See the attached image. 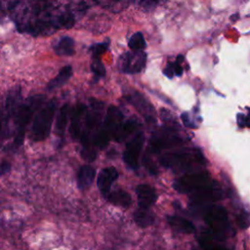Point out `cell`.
<instances>
[{
  "label": "cell",
  "instance_id": "cell-1",
  "mask_svg": "<svg viewBox=\"0 0 250 250\" xmlns=\"http://www.w3.org/2000/svg\"><path fill=\"white\" fill-rule=\"evenodd\" d=\"M103 104L97 100H91L89 108L85 118V129L81 135L82 142V157L88 161H93L96 158V150L94 148V141L102 126Z\"/></svg>",
  "mask_w": 250,
  "mask_h": 250
},
{
  "label": "cell",
  "instance_id": "cell-2",
  "mask_svg": "<svg viewBox=\"0 0 250 250\" xmlns=\"http://www.w3.org/2000/svg\"><path fill=\"white\" fill-rule=\"evenodd\" d=\"M160 163L175 172H187L197 166L206 165V159L199 149L190 148L166 153L160 157Z\"/></svg>",
  "mask_w": 250,
  "mask_h": 250
},
{
  "label": "cell",
  "instance_id": "cell-3",
  "mask_svg": "<svg viewBox=\"0 0 250 250\" xmlns=\"http://www.w3.org/2000/svg\"><path fill=\"white\" fill-rule=\"evenodd\" d=\"M202 217L210 228L211 236L218 241L225 240L230 227L227 210L223 206L209 204L204 207Z\"/></svg>",
  "mask_w": 250,
  "mask_h": 250
},
{
  "label": "cell",
  "instance_id": "cell-4",
  "mask_svg": "<svg viewBox=\"0 0 250 250\" xmlns=\"http://www.w3.org/2000/svg\"><path fill=\"white\" fill-rule=\"evenodd\" d=\"M44 96L36 95L28 98L22 104H21L16 119V132H15V140L14 145L16 146H20L24 138L25 129L33 115V113L37 110V108L43 104Z\"/></svg>",
  "mask_w": 250,
  "mask_h": 250
},
{
  "label": "cell",
  "instance_id": "cell-5",
  "mask_svg": "<svg viewBox=\"0 0 250 250\" xmlns=\"http://www.w3.org/2000/svg\"><path fill=\"white\" fill-rule=\"evenodd\" d=\"M56 105V100H51L38 111L31 127L30 139L32 141L40 142L48 138L55 116Z\"/></svg>",
  "mask_w": 250,
  "mask_h": 250
},
{
  "label": "cell",
  "instance_id": "cell-6",
  "mask_svg": "<svg viewBox=\"0 0 250 250\" xmlns=\"http://www.w3.org/2000/svg\"><path fill=\"white\" fill-rule=\"evenodd\" d=\"M122 121H123L122 113L115 106H112V105L109 106L107 108L104 123L102 124L101 129L95 138V141H94L95 146L100 149L104 148L109 142L110 135L114 136L116 130L118 129Z\"/></svg>",
  "mask_w": 250,
  "mask_h": 250
},
{
  "label": "cell",
  "instance_id": "cell-7",
  "mask_svg": "<svg viewBox=\"0 0 250 250\" xmlns=\"http://www.w3.org/2000/svg\"><path fill=\"white\" fill-rule=\"evenodd\" d=\"M211 177L206 171L186 174L173 183V188L180 193L190 194L211 182Z\"/></svg>",
  "mask_w": 250,
  "mask_h": 250
},
{
  "label": "cell",
  "instance_id": "cell-8",
  "mask_svg": "<svg viewBox=\"0 0 250 250\" xmlns=\"http://www.w3.org/2000/svg\"><path fill=\"white\" fill-rule=\"evenodd\" d=\"M190 203L193 206L209 205L213 202L219 201L223 197V190L216 181H211L206 186L200 188L194 192L188 194Z\"/></svg>",
  "mask_w": 250,
  "mask_h": 250
},
{
  "label": "cell",
  "instance_id": "cell-9",
  "mask_svg": "<svg viewBox=\"0 0 250 250\" xmlns=\"http://www.w3.org/2000/svg\"><path fill=\"white\" fill-rule=\"evenodd\" d=\"M146 63V54L144 51L125 52L118 61V68L125 73L135 74L141 72Z\"/></svg>",
  "mask_w": 250,
  "mask_h": 250
},
{
  "label": "cell",
  "instance_id": "cell-10",
  "mask_svg": "<svg viewBox=\"0 0 250 250\" xmlns=\"http://www.w3.org/2000/svg\"><path fill=\"white\" fill-rule=\"evenodd\" d=\"M184 141L174 130L172 129H164L160 132H155L152 135L149 142L148 150L152 153L160 152L161 150L172 147L174 146H178L182 144Z\"/></svg>",
  "mask_w": 250,
  "mask_h": 250
},
{
  "label": "cell",
  "instance_id": "cell-11",
  "mask_svg": "<svg viewBox=\"0 0 250 250\" xmlns=\"http://www.w3.org/2000/svg\"><path fill=\"white\" fill-rule=\"evenodd\" d=\"M21 88L19 86L11 89L7 95L5 103V112L3 115V126H2V136L3 138L8 135L9 123L12 118H15L17 112L21 106Z\"/></svg>",
  "mask_w": 250,
  "mask_h": 250
},
{
  "label": "cell",
  "instance_id": "cell-12",
  "mask_svg": "<svg viewBox=\"0 0 250 250\" xmlns=\"http://www.w3.org/2000/svg\"><path fill=\"white\" fill-rule=\"evenodd\" d=\"M145 142L143 132H138L127 144L123 153V160L127 166L133 170L139 168V158Z\"/></svg>",
  "mask_w": 250,
  "mask_h": 250
},
{
  "label": "cell",
  "instance_id": "cell-13",
  "mask_svg": "<svg viewBox=\"0 0 250 250\" xmlns=\"http://www.w3.org/2000/svg\"><path fill=\"white\" fill-rule=\"evenodd\" d=\"M117 178H118V171L116 170V168L112 166L104 168L100 172L97 180V185L100 189V192L104 197L107 198L108 194L110 193L112 184L117 180Z\"/></svg>",
  "mask_w": 250,
  "mask_h": 250
},
{
  "label": "cell",
  "instance_id": "cell-14",
  "mask_svg": "<svg viewBox=\"0 0 250 250\" xmlns=\"http://www.w3.org/2000/svg\"><path fill=\"white\" fill-rule=\"evenodd\" d=\"M127 99L137 108V110L145 116L147 122H155V110L151 104L148 101H146L142 94L135 92Z\"/></svg>",
  "mask_w": 250,
  "mask_h": 250
},
{
  "label": "cell",
  "instance_id": "cell-15",
  "mask_svg": "<svg viewBox=\"0 0 250 250\" xmlns=\"http://www.w3.org/2000/svg\"><path fill=\"white\" fill-rule=\"evenodd\" d=\"M137 199L140 208L149 209L157 199L154 188L146 184H141L136 188Z\"/></svg>",
  "mask_w": 250,
  "mask_h": 250
},
{
  "label": "cell",
  "instance_id": "cell-16",
  "mask_svg": "<svg viewBox=\"0 0 250 250\" xmlns=\"http://www.w3.org/2000/svg\"><path fill=\"white\" fill-rule=\"evenodd\" d=\"M167 222L173 229H175L179 232L190 234V233H193L195 231L194 225L190 221H188V220H187L183 217L168 216L167 217Z\"/></svg>",
  "mask_w": 250,
  "mask_h": 250
},
{
  "label": "cell",
  "instance_id": "cell-17",
  "mask_svg": "<svg viewBox=\"0 0 250 250\" xmlns=\"http://www.w3.org/2000/svg\"><path fill=\"white\" fill-rule=\"evenodd\" d=\"M96 176V170L91 165H83L80 167L77 174V187L80 189L89 188Z\"/></svg>",
  "mask_w": 250,
  "mask_h": 250
},
{
  "label": "cell",
  "instance_id": "cell-18",
  "mask_svg": "<svg viewBox=\"0 0 250 250\" xmlns=\"http://www.w3.org/2000/svg\"><path fill=\"white\" fill-rule=\"evenodd\" d=\"M139 122L136 118H130L126 120L125 123H121L118 129L116 130L114 134V140L116 142H123L127 137H129L138 127H139Z\"/></svg>",
  "mask_w": 250,
  "mask_h": 250
},
{
  "label": "cell",
  "instance_id": "cell-19",
  "mask_svg": "<svg viewBox=\"0 0 250 250\" xmlns=\"http://www.w3.org/2000/svg\"><path fill=\"white\" fill-rule=\"evenodd\" d=\"M86 111V106L82 104H79L75 106L73 113L71 115V124H70V135L72 139L76 140L80 134V127H81V117L83 113Z\"/></svg>",
  "mask_w": 250,
  "mask_h": 250
},
{
  "label": "cell",
  "instance_id": "cell-20",
  "mask_svg": "<svg viewBox=\"0 0 250 250\" xmlns=\"http://www.w3.org/2000/svg\"><path fill=\"white\" fill-rule=\"evenodd\" d=\"M133 219L138 227L140 228H147L151 226L154 223V215L149 211V209H144V208H138L134 214Z\"/></svg>",
  "mask_w": 250,
  "mask_h": 250
},
{
  "label": "cell",
  "instance_id": "cell-21",
  "mask_svg": "<svg viewBox=\"0 0 250 250\" xmlns=\"http://www.w3.org/2000/svg\"><path fill=\"white\" fill-rule=\"evenodd\" d=\"M110 203L121 206L123 208H128L131 206L132 203V197L131 195L122 189H116L113 191H110L106 198Z\"/></svg>",
  "mask_w": 250,
  "mask_h": 250
},
{
  "label": "cell",
  "instance_id": "cell-22",
  "mask_svg": "<svg viewBox=\"0 0 250 250\" xmlns=\"http://www.w3.org/2000/svg\"><path fill=\"white\" fill-rule=\"evenodd\" d=\"M54 51L59 56H71L74 54V41L69 36L61 38L54 46Z\"/></svg>",
  "mask_w": 250,
  "mask_h": 250
},
{
  "label": "cell",
  "instance_id": "cell-23",
  "mask_svg": "<svg viewBox=\"0 0 250 250\" xmlns=\"http://www.w3.org/2000/svg\"><path fill=\"white\" fill-rule=\"evenodd\" d=\"M72 74V67L71 65H65L64 67H62L60 72L58 73V75L52 79L49 84L47 85V89L49 91H52L56 88H59L62 85L65 84V82L71 77Z\"/></svg>",
  "mask_w": 250,
  "mask_h": 250
},
{
  "label": "cell",
  "instance_id": "cell-24",
  "mask_svg": "<svg viewBox=\"0 0 250 250\" xmlns=\"http://www.w3.org/2000/svg\"><path fill=\"white\" fill-rule=\"evenodd\" d=\"M68 112H69V107H68V104H65L61 107V109L58 113V116H57V119H56L55 129H56V133L60 137L63 136L64 129H65V126H66V123H67Z\"/></svg>",
  "mask_w": 250,
  "mask_h": 250
},
{
  "label": "cell",
  "instance_id": "cell-25",
  "mask_svg": "<svg viewBox=\"0 0 250 250\" xmlns=\"http://www.w3.org/2000/svg\"><path fill=\"white\" fill-rule=\"evenodd\" d=\"M128 46L132 51H144L146 48V43L142 32L134 33L129 39Z\"/></svg>",
  "mask_w": 250,
  "mask_h": 250
},
{
  "label": "cell",
  "instance_id": "cell-26",
  "mask_svg": "<svg viewBox=\"0 0 250 250\" xmlns=\"http://www.w3.org/2000/svg\"><path fill=\"white\" fill-rule=\"evenodd\" d=\"M198 241L203 250H229L224 246L214 243L212 239L209 237V235L206 234H202Z\"/></svg>",
  "mask_w": 250,
  "mask_h": 250
},
{
  "label": "cell",
  "instance_id": "cell-27",
  "mask_svg": "<svg viewBox=\"0 0 250 250\" xmlns=\"http://www.w3.org/2000/svg\"><path fill=\"white\" fill-rule=\"evenodd\" d=\"M91 69L95 75V80H98L105 75V68L100 58H93Z\"/></svg>",
  "mask_w": 250,
  "mask_h": 250
},
{
  "label": "cell",
  "instance_id": "cell-28",
  "mask_svg": "<svg viewBox=\"0 0 250 250\" xmlns=\"http://www.w3.org/2000/svg\"><path fill=\"white\" fill-rule=\"evenodd\" d=\"M109 47V40H105L102 43H97L91 47V52L93 54V58H100L102 54H104Z\"/></svg>",
  "mask_w": 250,
  "mask_h": 250
},
{
  "label": "cell",
  "instance_id": "cell-29",
  "mask_svg": "<svg viewBox=\"0 0 250 250\" xmlns=\"http://www.w3.org/2000/svg\"><path fill=\"white\" fill-rule=\"evenodd\" d=\"M100 5L104 6L106 9H111L114 11L120 10L118 6L123 5L124 1L123 0H96Z\"/></svg>",
  "mask_w": 250,
  "mask_h": 250
},
{
  "label": "cell",
  "instance_id": "cell-30",
  "mask_svg": "<svg viewBox=\"0 0 250 250\" xmlns=\"http://www.w3.org/2000/svg\"><path fill=\"white\" fill-rule=\"evenodd\" d=\"M248 113L242 114L239 113L237 114V124L240 127H249L250 128V108H248Z\"/></svg>",
  "mask_w": 250,
  "mask_h": 250
},
{
  "label": "cell",
  "instance_id": "cell-31",
  "mask_svg": "<svg viewBox=\"0 0 250 250\" xmlns=\"http://www.w3.org/2000/svg\"><path fill=\"white\" fill-rule=\"evenodd\" d=\"M181 118H182V121L184 123V125L188 128H196V125H194L191 121H190V118H189V115L188 112H183L182 115H181Z\"/></svg>",
  "mask_w": 250,
  "mask_h": 250
},
{
  "label": "cell",
  "instance_id": "cell-32",
  "mask_svg": "<svg viewBox=\"0 0 250 250\" xmlns=\"http://www.w3.org/2000/svg\"><path fill=\"white\" fill-rule=\"evenodd\" d=\"M158 2H159V0H140L141 5L147 8V9L155 7Z\"/></svg>",
  "mask_w": 250,
  "mask_h": 250
},
{
  "label": "cell",
  "instance_id": "cell-33",
  "mask_svg": "<svg viewBox=\"0 0 250 250\" xmlns=\"http://www.w3.org/2000/svg\"><path fill=\"white\" fill-rule=\"evenodd\" d=\"M163 73H164V75H165L166 77H168V78H172V77L175 75L172 62H169V63L166 65V67H165L164 70H163Z\"/></svg>",
  "mask_w": 250,
  "mask_h": 250
},
{
  "label": "cell",
  "instance_id": "cell-34",
  "mask_svg": "<svg viewBox=\"0 0 250 250\" xmlns=\"http://www.w3.org/2000/svg\"><path fill=\"white\" fill-rule=\"evenodd\" d=\"M10 169H11V164L6 162V161H3L2 164H1V174L4 175L5 173L9 172Z\"/></svg>",
  "mask_w": 250,
  "mask_h": 250
}]
</instances>
